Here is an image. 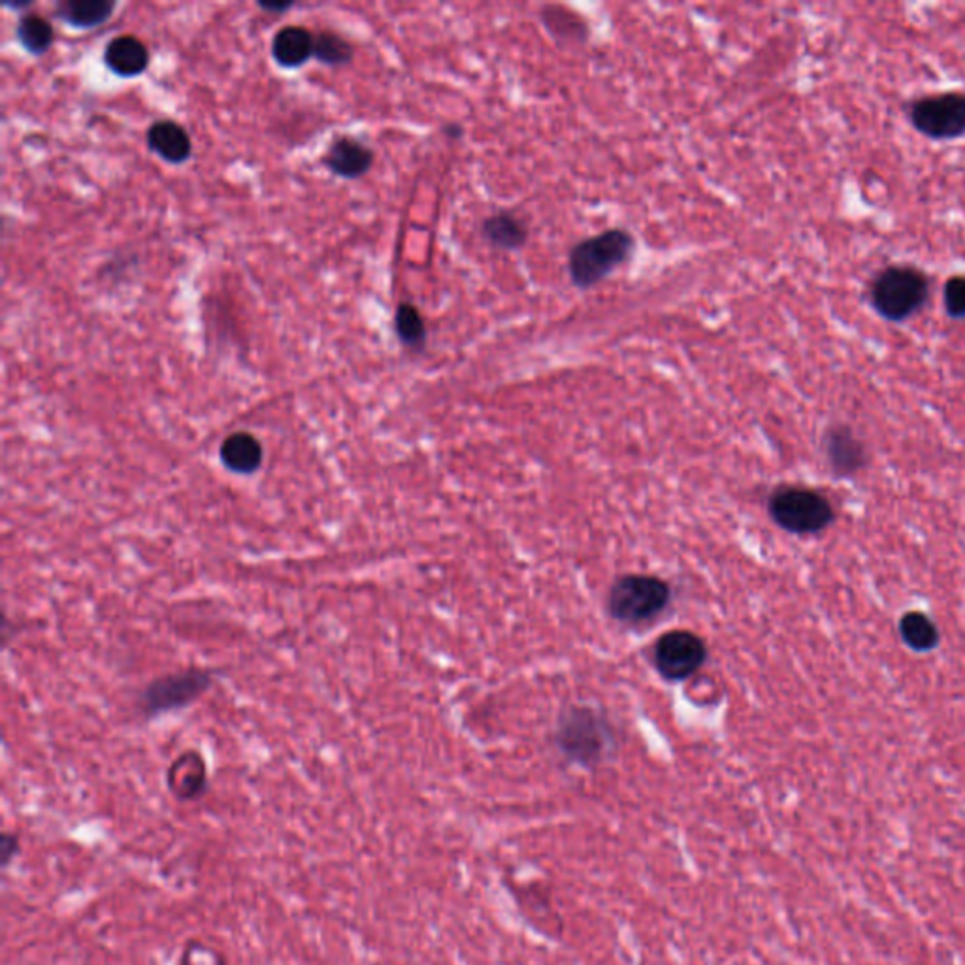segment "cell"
<instances>
[{"label": "cell", "mask_w": 965, "mask_h": 965, "mask_svg": "<svg viewBox=\"0 0 965 965\" xmlns=\"http://www.w3.org/2000/svg\"><path fill=\"white\" fill-rule=\"evenodd\" d=\"M636 253V238L624 228H608L600 235L577 241L568 256V275L581 291L615 274Z\"/></svg>", "instance_id": "cell-1"}, {"label": "cell", "mask_w": 965, "mask_h": 965, "mask_svg": "<svg viewBox=\"0 0 965 965\" xmlns=\"http://www.w3.org/2000/svg\"><path fill=\"white\" fill-rule=\"evenodd\" d=\"M930 300V277L924 270L894 264L881 270L870 287V302L878 316L904 322L917 316Z\"/></svg>", "instance_id": "cell-2"}, {"label": "cell", "mask_w": 965, "mask_h": 965, "mask_svg": "<svg viewBox=\"0 0 965 965\" xmlns=\"http://www.w3.org/2000/svg\"><path fill=\"white\" fill-rule=\"evenodd\" d=\"M773 523L794 536H815L836 523V508L825 492L799 487L781 485L771 492L768 500Z\"/></svg>", "instance_id": "cell-3"}, {"label": "cell", "mask_w": 965, "mask_h": 965, "mask_svg": "<svg viewBox=\"0 0 965 965\" xmlns=\"http://www.w3.org/2000/svg\"><path fill=\"white\" fill-rule=\"evenodd\" d=\"M557 743L571 762L597 765L615 747L610 724L592 709L574 707L558 724Z\"/></svg>", "instance_id": "cell-4"}, {"label": "cell", "mask_w": 965, "mask_h": 965, "mask_svg": "<svg viewBox=\"0 0 965 965\" xmlns=\"http://www.w3.org/2000/svg\"><path fill=\"white\" fill-rule=\"evenodd\" d=\"M670 603V587L650 576L621 577L611 587L608 610L621 623L642 624L660 615Z\"/></svg>", "instance_id": "cell-5"}, {"label": "cell", "mask_w": 965, "mask_h": 965, "mask_svg": "<svg viewBox=\"0 0 965 965\" xmlns=\"http://www.w3.org/2000/svg\"><path fill=\"white\" fill-rule=\"evenodd\" d=\"M212 683V673L201 668L161 676L141 692V713L148 718H155L170 711L185 709L195 704L196 700H201L209 691Z\"/></svg>", "instance_id": "cell-6"}, {"label": "cell", "mask_w": 965, "mask_h": 965, "mask_svg": "<svg viewBox=\"0 0 965 965\" xmlns=\"http://www.w3.org/2000/svg\"><path fill=\"white\" fill-rule=\"evenodd\" d=\"M909 120L920 135L932 140H954L965 135V94H928L909 107Z\"/></svg>", "instance_id": "cell-7"}, {"label": "cell", "mask_w": 965, "mask_h": 965, "mask_svg": "<svg viewBox=\"0 0 965 965\" xmlns=\"http://www.w3.org/2000/svg\"><path fill=\"white\" fill-rule=\"evenodd\" d=\"M707 657L705 644L692 632L676 631L658 639L655 663L660 676L681 681L696 673Z\"/></svg>", "instance_id": "cell-8"}, {"label": "cell", "mask_w": 965, "mask_h": 965, "mask_svg": "<svg viewBox=\"0 0 965 965\" xmlns=\"http://www.w3.org/2000/svg\"><path fill=\"white\" fill-rule=\"evenodd\" d=\"M822 451L831 474L838 479H851L870 464V453L849 424L836 422L822 434Z\"/></svg>", "instance_id": "cell-9"}, {"label": "cell", "mask_w": 965, "mask_h": 965, "mask_svg": "<svg viewBox=\"0 0 965 965\" xmlns=\"http://www.w3.org/2000/svg\"><path fill=\"white\" fill-rule=\"evenodd\" d=\"M376 155L366 144L351 136L336 138L325 155V167L343 180H359L374 164Z\"/></svg>", "instance_id": "cell-10"}, {"label": "cell", "mask_w": 965, "mask_h": 965, "mask_svg": "<svg viewBox=\"0 0 965 965\" xmlns=\"http://www.w3.org/2000/svg\"><path fill=\"white\" fill-rule=\"evenodd\" d=\"M168 786L183 802L201 798L208 791V771L201 752L185 751L168 770Z\"/></svg>", "instance_id": "cell-11"}, {"label": "cell", "mask_w": 965, "mask_h": 965, "mask_svg": "<svg viewBox=\"0 0 965 965\" xmlns=\"http://www.w3.org/2000/svg\"><path fill=\"white\" fill-rule=\"evenodd\" d=\"M104 65L115 76L136 78L148 70V47L140 38L130 36V34L115 36L114 41L107 42L106 49H104Z\"/></svg>", "instance_id": "cell-12"}, {"label": "cell", "mask_w": 965, "mask_h": 965, "mask_svg": "<svg viewBox=\"0 0 965 965\" xmlns=\"http://www.w3.org/2000/svg\"><path fill=\"white\" fill-rule=\"evenodd\" d=\"M148 148L170 164H183L193 155V141L180 123L170 120L155 121L148 128Z\"/></svg>", "instance_id": "cell-13"}, {"label": "cell", "mask_w": 965, "mask_h": 965, "mask_svg": "<svg viewBox=\"0 0 965 965\" xmlns=\"http://www.w3.org/2000/svg\"><path fill=\"white\" fill-rule=\"evenodd\" d=\"M223 466L238 476H251L261 468L264 450L259 438L240 430L225 438L219 450Z\"/></svg>", "instance_id": "cell-14"}, {"label": "cell", "mask_w": 965, "mask_h": 965, "mask_svg": "<svg viewBox=\"0 0 965 965\" xmlns=\"http://www.w3.org/2000/svg\"><path fill=\"white\" fill-rule=\"evenodd\" d=\"M529 225L521 215L513 212H498L485 217L481 223L483 240L498 251H519L529 241Z\"/></svg>", "instance_id": "cell-15"}, {"label": "cell", "mask_w": 965, "mask_h": 965, "mask_svg": "<svg viewBox=\"0 0 965 965\" xmlns=\"http://www.w3.org/2000/svg\"><path fill=\"white\" fill-rule=\"evenodd\" d=\"M316 34L300 25H288L275 33L272 57L283 68H300L314 57Z\"/></svg>", "instance_id": "cell-16"}, {"label": "cell", "mask_w": 965, "mask_h": 965, "mask_svg": "<svg viewBox=\"0 0 965 965\" xmlns=\"http://www.w3.org/2000/svg\"><path fill=\"white\" fill-rule=\"evenodd\" d=\"M117 2L112 0H67L55 8V15L76 29H94L106 23Z\"/></svg>", "instance_id": "cell-17"}, {"label": "cell", "mask_w": 965, "mask_h": 965, "mask_svg": "<svg viewBox=\"0 0 965 965\" xmlns=\"http://www.w3.org/2000/svg\"><path fill=\"white\" fill-rule=\"evenodd\" d=\"M899 637L912 652H932L938 649L941 644V632L930 615H926L924 611H909L904 617L899 618L898 624Z\"/></svg>", "instance_id": "cell-18"}, {"label": "cell", "mask_w": 965, "mask_h": 965, "mask_svg": "<svg viewBox=\"0 0 965 965\" xmlns=\"http://www.w3.org/2000/svg\"><path fill=\"white\" fill-rule=\"evenodd\" d=\"M15 38L27 54L41 57L54 46V25L41 14L21 15L15 27Z\"/></svg>", "instance_id": "cell-19"}, {"label": "cell", "mask_w": 965, "mask_h": 965, "mask_svg": "<svg viewBox=\"0 0 965 965\" xmlns=\"http://www.w3.org/2000/svg\"><path fill=\"white\" fill-rule=\"evenodd\" d=\"M395 332L404 348L413 349V351H422L427 345V322L422 319L421 311L413 306L404 302L395 314Z\"/></svg>", "instance_id": "cell-20"}, {"label": "cell", "mask_w": 965, "mask_h": 965, "mask_svg": "<svg viewBox=\"0 0 965 965\" xmlns=\"http://www.w3.org/2000/svg\"><path fill=\"white\" fill-rule=\"evenodd\" d=\"M355 49L343 36L334 31H321L316 34L314 57L327 67H343L353 60Z\"/></svg>", "instance_id": "cell-21"}, {"label": "cell", "mask_w": 965, "mask_h": 965, "mask_svg": "<svg viewBox=\"0 0 965 965\" xmlns=\"http://www.w3.org/2000/svg\"><path fill=\"white\" fill-rule=\"evenodd\" d=\"M943 304L951 319H965V275H954L945 283Z\"/></svg>", "instance_id": "cell-22"}, {"label": "cell", "mask_w": 965, "mask_h": 965, "mask_svg": "<svg viewBox=\"0 0 965 965\" xmlns=\"http://www.w3.org/2000/svg\"><path fill=\"white\" fill-rule=\"evenodd\" d=\"M20 836L4 831L2 838H0V860H2V865L10 864L20 854Z\"/></svg>", "instance_id": "cell-23"}, {"label": "cell", "mask_w": 965, "mask_h": 965, "mask_svg": "<svg viewBox=\"0 0 965 965\" xmlns=\"http://www.w3.org/2000/svg\"><path fill=\"white\" fill-rule=\"evenodd\" d=\"M463 127L461 125H456V123H451L445 127V136L451 138V140H458V138H463Z\"/></svg>", "instance_id": "cell-24"}, {"label": "cell", "mask_w": 965, "mask_h": 965, "mask_svg": "<svg viewBox=\"0 0 965 965\" xmlns=\"http://www.w3.org/2000/svg\"><path fill=\"white\" fill-rule=\"evenodd\" d=\"M262 10H266V12H287L291 4H261Z\"/></svg>", "instance_id": "cell-25"}]
</instances>
